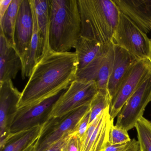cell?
Here are the masks:
<instances>
[{
  "label": "cell",
  "mask_w": 151,
  "mask_h": 151,
  "mask_svg": "<svg viewBox=\"0 0 151 151\" xmlns=\"http://www.w3.org/2000/svg\"><path fill=\"white\" fill-rule=\"evenodd\" d=\"M12 0H0V20L7 11Z\"/></svg>",
  "instance_id": "29"
},
{
  "label": "cell",
  "mask_w": 151,
  "mask_h": 151,
  "mask_svg": "<svg viewBox=\"0 0 151 151\" xmlns=\"http://www.w3.org/2000/svg\"><path fill=\"white\" fill-rule=\"evenodd\" d=\"M71 133H72V132L66 135L65 137H63V138H62L60 140H59V141L52 145V146L50 147L49 148H47L46 150H45L44 151H61L62 148L64 146V145L66 144L67 141L68 140ZM37 139L35 140L33 143H32L29 146L27 147L24 150H23L22 151H36V144H35V143H36Z\"/></svg>",
  "instance_id": "25"
},
{
  "label": "cell",
  "mask_w": 151,
  "mask_h": 151,
  "mask_svg": "<svg viewBox=\"0 0 151 151\" xmlns=\"http://www.w3.org/2000/svg\"><path fill=\"white\" fill-rule=\"evenodd\" d=\"M90 116V111L89 110L79 121L76 129L73 131V132L77 135L79 139L83 137L87 131L89 125Z\"/></svg>",
  "instance_id": "26"
},
{
  "label": "cell",
  "mask_w": 151,
  "mask_h": 151,
  "mask_svg": "<svg viewBox=\"0 0 151 151\" xmlns=\"http://www.w3.org/2000/svg\"><path fill=\"white\" fill-rule=\"evenodd\" d=\"M111 99L108 91H99L90 105L89 124L93 122L106 109L110 107Z\"/></svg>",
  "instance_id": "23"
},
{
  "label": "cell",
  "mask_w": 151,
  "mask_h": 151,
  "mask_svg": "<svg viewBox=\"0 0 151 151\" xmlns=\"http://www.w3.org/2000/svg\"><path fill=\"white\" fill-rule=\"evenodd\" d=\"M79 139L77 135L72 132L61 151H79Z\"/></svg>",
  "instance_id": "27"
},
{
  "label": "cell",
  "mask_w": 151,
  "mask_h": 151,
  "mask_svg": "<svg viewBox=\"0 0 151 151\" xmlns=\"http://www.w3.org/2000/svg\"><path fill=\"white\" fill-rule=\"evenodd\" d=\"M77 70L76 52L49 51L34 67L17 108L35 105L66 90L76 79Z\"/></svg>",
  "instance_id": "1"
},
{
  "label": "cell",
  "mask_w": 151,
  "mask_h": 151,
  "mask_svg": "<svg viewBox=\"0 0 151 151\" xmlns=\"http://www.w3.org/2000/svg\"><path fill=\"white\" fill-rule=\"evenodd\" d=\"M22 1V0H12L7 11L0 20V32L3 33L7 40L15 47V28Z\"/></svg>",
  "instance_id": "21"
},
{
  "label": "cell",
  "mask_w": 151,
  "mask_h": 151,
  "mask_svg": "<svg viewBox=\"0 0 151 151\" xmlns=\"http://www.w3.org/2000/svg\"><path fill=\"white\" fill-rule=\"evenodd\" d=\"M110 107L105 109L91 124L83 137L79 139V151H103L109 142L110 127L114 120L110 118Z\"/></svg>",
  "instance_id": "12"
},
{
  "label": "cell",
  "mask_w": 151,
  "mask_h": 151,
  "mask_svg": "<svg viewBox=\"0 0 151 151\" xmlns=\"http://www.w3.org/2000/svg\"><path fill=\"white\" fill-rule=\"evenodd\" d=\"M81 20V36L102 45L111 43L120 10L114 1L78 0Z\"/></svg>",
  "instance_id": "3"
},
{
  "label": "cell",
  "mask_w": 151,
  "mask_h": 151,
  "mask_svg": "<svg viewBox=\"0 0 151 151\" xmlns=\"http://www.w3.org/2000/svg\"><path fill=\"white\" fill-rule=\"evenodd\" d=\"M90 105L83 106L61 117L47 120L42 125L40 136L36 140V151L46 150L73 132L79 121L90 110Z\"/></svg>",
  "instance_id": "5"
},
{
  "label": "cell",
  "mask_w": 151,
  "mask_h": 151,
  "mask_svg": "<svg viewBox=\"0 0 151 151\" xmlns=\"http://www.w3.org/2000/svg\"><path fill=\"white\" fill-rule=\"evenodd\" d=\"M41 129L37 126L10 135L0 151H22L39 137Z\"/></svg>",
  "instance_id": "20"
},
{
  "label": "cell",
  "mask_w": 151,
  "mask_h": 151,
  "mask_svg": "<svg viewBox=\"0 0 151 151\" xmlns=\"http://www.w3.org/2000/svg\"><path fill=\"white\" fill-rule=\"evenodd\" d=\"M98 91L94 81L75 79L54 105L48 120L61 117L83 106L90 105Z\"/></svg>",
  "instance_id": "6"
},
{
  "label": "cell",
  "mask_w": 151,
  "mask_h": 151,
  "mask_svg": "<svg viewBox=\"0 0 151 151\" xmlns=\"http://www.w3.org/2000/svg\"><path fill=\"white\" fill-rule=\"evenodd\" d=\"M30 1L34 8L38 28L43 40L44 50L41 58L50 51L49 45L50 0H30Z\"/></svg>",
  "instance_id": "19"
},
{
  "label": "cell",
  "mask_w": 151,
  "mask_h": 151,
  "mask_svg": "<svg viewBox=\"0 0 151 151\" xmlns=\"http://www.w3.org/2000/svg\"><path fill=\"white\" fill-rule=\"evenodd\" d=\"M122 151H139L138 142L135 139H131L128 146Z\"/></svg>",
  "instance_id": "30"
},
{
  "label": "cell",
  "mask_w": 151,
  "mask_h": 151,
  "mask_svg": "<svg viewBox=\"0 0 151 151\" xmlns=\"http://www.w3.org/2000/svg\"><path fill=\"white\" fill-rule=\"evenodd\" d=\"M112 41L128 51L138 61L146 59L151 61V40L121 12Z\"/></svg>",
  "instance_id": "4"
},
{
  "label": "cell",
  "mask_w": 151,
  "mask_h": 151,
  "mask_svg": "<svg viewBox=\"0 0 151 151\" xmlns=\"http://www.w3.org/2000/svg\"><path fill=\"white\" fill-rule=\"evenodd\" d=\"M21 95L12 80L0 83V148L10 136V127L18 110Z\"/></svg>",
  "instance_id": "10"
},
{
  "label": "cell",
  "mask_w": 151,
  "mask_h": 151,
  "mask_svg": "<svg viewBox=\"0 0 151 151\" xmlns=\"http://www.w3.org/2000/svg\"><path fill=\"white\" fill-rule=\"evenodd\" d=\"M130 142L123 144H112L109 142L103 151H122L128 146Z\"/></svg>",
  "instance_id": "28"
},
{
  "label": "cell",
  "mask_w": 151,
  "mask_h": 151,
  "mask_svg": "<svg viewBox=\"0 0 151 151\" xmlns=\"http://www.w3.org/2000/svg\"><path fill=\"white\" fill-rule=\"evenodd\" d=\"M22 64L14 47L0 32V83L16 77Z\"/></svg>",
  "instance_id": "16"
},
{
  "label": "cell",
  "mask_w": 151,
  "mask_h": 151,
  "mask_svg": "<svg viewBox=\"0 0 151 151\" xmlns=\"http://www.w3.org/2000/svg\"><path fill=\"white\" fill-rule=\"evenodd\" d=\"M33 21V31L32 38L28 52L22 63V76L23 79L29 78L34 67L40 60L44 50V45L41 33L38 28L35 11L30 1Z\"/></svg>",
  "instance_id": "17"
},
{
  "label": "cell",
  "mask_w": 151,
  "mask_h": 151,
  "mask_svg": "<svg viewBox=\"0 0 151 151\" xmlns=\"http://www.w3.org/2000/svg\"><path fill=\"white\" fill-rule=\"evenodd\" d=\"M114 59V44L112 41L107 50L103 54L96 58L87 67L77 72L76 79L94 81L99 91H108V84Z\"/></svg>",
  "instance_id": "11"
},
{
  "label": "cell",
  "mask_w": 151,
  "mask_h": 151,
  "mask_svg": "<svg viewBox=\"0 0 151 151\" xmlns=\"http://www.w3.org/2000/svg\"><path fill=\"white\" fill-rule=\"evenodd\" d=\"M78 0H50L49 45L50 51L70 52L81 36Z\"/></svg>",
  "instance_id": "2"
},
{
  "label": "cell",
  "mask_w": 151,
  "mask_h": 151,
  "mask_svg": "<svg viewBox=\"0 0 151 151\" xmlns=\"http://www.w3.org/2000/svg\"><path fill=\"white\" fill-rule=\"evenodd\" d=\"M65 90L39 103L18 109L10 127V135L42 126L48 120L54 105Z\"/></svg>",
  "instance_id": "9"
},
{
  "label": "cell",
  "mask_w": 151,
  "mask_h": 151,
  "mask_svg": "<svg viewBox=\"0 0 151 151\" xmlns=\"http://www.w3.org/2000/svg\"></svg>",
  "instance_id": "31"
},
{
  "label": "cell",
  "mask_w": 151,
  "mask_h": 151,
  "mask_svg": "<svg viewBox=\"0 0 151 151\" xmlns=\"http://www.w3.org/2000/svg\"><path fill=\"white\" fill-rule=\"evenodd\" d=\"M109 44L105 45L96 40L80 36L75 47V52L77 56V72L87 67L93 60L103 54L107 50Z\"/></svg>",
  "instance_id": "18"
},
{
  "label": "cell",
  "mask_w": 151,
  "mask_h": 151,
  "mask_svg": "<svg viewBox=\"0 0 151 151\" xmlns=\"http://www.w3.org/2000/svg\"><path fill=\"white\" fill-rule=\"evenodd\" d=\"M114 1L120 12L146 34L151 31V0H114Z\"/></svg>",
  "instance_id": "14"
},
{
  "label": "cell",
  "mask_w": 151,
  "mask_h": 151,
  "mask_svg": "<svg viewBox=\"0 0 151 151\" xmlns=\"http://www.w3.org/2000/svg\"><path fill=\"white\" fill-rule=\"evenodd\" d=\"M33 21L29 0H22L15 28V47L21 57L22 64L32 38Z\"/></svg>",
  "instance_id": "13"
},
{
  "label": "cell",
  "mask_w": 151,
  "mask_h": 151,
  "mask_svg": "<svg viewBox=\"0 0 151 151\" xmlns=\"http://www.w3.org/2000/svg\"><path fill=\"white\" fill-rule=\"evenodd\" d=\"M114 49V59L107 86L111 101L128 71L138 61L128 51L115 44Z\"/></svg>",
  "instance_id": "15"
},
{
  "label": "cell",
  "mask_w": 151,
  "mask_h": 151,
  "mask_svg": "<svg viewBox=\"0 0 151 151\" xmlns=\"http://www.w3.org/2000/svg\"><path fill=\"white\" fill-rule=\"evenodd\" d=\"M151 73V62L148 59L138 61L128 71L111 101L109 115L114 120L117 116L128 99L143 80Z\"/></svg>",
  "instance_id": "8"
},
{
  "label": "cell",
  "mask_w": 151,
  "mask_h": 151,
  "mask_svg": "<svg viewBox=\"0 0 151 151\" xmlns=\"http://www.w3.org/2000/svg\"><path fill=\"white\" fill-rule=\"evenodd\" d=\"M139 151H151V122L142 116L135 126Z\"/></svg>",
  "instance_id": "22"
},
{
  "label": "cell",
  "mask_w": 151,
  "mask_h": 151,
  "mask_svg": "<svg viewBox=\"0 0 151 151\" xmlns=\"http://www.w3.org/2000/svg\"><path fill=\"white\" fill-rule=\"evenodd\" d=\"M151 101V73L143 80L118 114L115 125L128 131L135 128Z\"/></svg>",
  "instance_id": "7"
},
{
  "label": "cell",
  "mask_w": 151,
  "mask_h": 151,
  "mask_svg": "<svg viewBox=\"0 0 151 151\" xmlns=\"http://www.w3.org/2000/svg\"><path fill=\"white\" fill-rule=\"evenodd\" d=\"M131 141L128 131L112 124L109 133V142L112 144L128 143Z\"/></svg>",
  "instance_id": "24"
}]
</instances>
